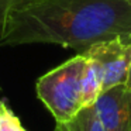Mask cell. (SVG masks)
Masks as SVG:
<instances>
[{"mask_svg": "<svg viewBox=\"0 0 131 131\" xmlns=\"http://www.w3.org/2000/svg\"><path fill=\"white\" fill-rule=\"evenodd\" d=\"M113 38L131 41V0H28L0 28V47L57 44L78 54Z\"/></svg>", "mask_w": 131, "mask_h": 131, "instance_id": "6da1fadb", "label": "cell"}, {"mask_svg": "<svg viewBox=\"0 0 131 131\" xmlns=\"http://www.w3.org/2000/svg\"><path fill=\"white\" fill-rule=\"evenodd\" d=\"M86 57L78 54L44 73L35 85L37 97L57 124H66L82 110V76Z\"/></svg>", "mask_w": 131, "mask_h": 131, "instance_id": "7a4b0ae2", "label": "cell"}, {"mask_svg": "<svg viewBox=\"0 0 131 131\" xmlns=\"http://www.w3.org/2000/svg\"><path fill=\"white\" fill-rule=\"evenodd\" d=\"M99 63L103 75V92L118 85H125L131 68V41L121 38L102 41L83 52Z\"/></svg>", "mask_w": 131, "mask_h": 131, "instance_id": "3957f363", "label": "cell"}, {"mask_svg": "<svg viewBox=\"0 0 131 131\" xmlns=\"http://www.w3.org/2000/svg\"><path fill=\"white\" fill-rule=\"evenodd\" d=\"M93 108L104 131H131V88L127 85L102 92Z\"/></svg>", "mask_w": 131, "mask_h": 131, "instance_id": "277c9868", "label": "cell"}, {"mask_svg": "<svg viewBox=\"0 0 131 131\" xmlns=\"http://www.w3.org/2000/svg\"><path fill=\"white\" fill-rule=\"evenodd\" d=\"M103 92V75L99 63L86 57L82 76V107H92Z\"/></svg>", "mask_w": 131, "mask_h": 131, "instance_id": "5b68a950", "label": "cell"}, {"mask_svg": "<svg viewBox=\"0 0 131 131\" xmlns=\"http://www.w3.org/2000/svg\"><path fill=\"white\" fill-rule=\"evenodd\" d=\"M63 131H104L100 124L97 114L92 107H85L66 124H57Z\"/></svg>", "mask_w": 131, "mask_h": 131, "instance_id": "8992f818", "label": "cell"}, {"mask_svg": "<svg viewBox=\"0 0 131 131\" xmlns=\"http://www.w3.org/2000/svg\"><path fill=\"white\" fill-rule=\"evenodd\" d=\"M0 131H27L18 116L4 100H0Z\"/></svg>", "mask_w": 131, "mask_h": 131, "instance_id": "52a82bcc", "label": "cell"}, {"mask_svg": "<svg viewBox=\"0 0 131 131\" xmlns=\"http://www.w3.org/2000/svg\"><path fill=\"white\" fill-rule=\"evenodd\" d=\"M28 0H0V28L3 27L4 21L7 20L9 14L27 3Z\"/></svg>", "mask_w": 131, "mask_h": 131, "instance_id": "ba28073f", "label": "cell"}, {"mask_svg": "<svg viewBox=\"0 0 131 131\" xmlns=\"http://www.w3.org/2000/svg\"><path fill=\"white\" fill-rule=\"evenodd\" d=\"M125 85L128 86V88H131V68H130V73H128V79H127V83Z\"/></svg>", "mask_w": 131, "mask_h": 131, "instance_id": "9c48e42d", "label": "cell"}, {"mask_svg": "<svg viewBox=\"0 0 131 131\" xmlns=\"http://www.w3.org/2000/svg\"><path fill=\"white\" fill-rule=\"evenodd\" d=\"M54 131H63V130H62V128H61V127H58V125H57V127H55V130H54Z\"/></svg>", "mask_w": 131, "mask_h": 131, "instance_id": "30bf717a", "label": "cell"}, {"mask_svg": "<svg viewBox=\"0 0 131 131\" xmlns=\"http://www.w3.org/2000/svg\"><path fill=\"white\" fill-rule=\"evenodd\" d=\"M0 92H2V86H0Z\"/></svg>", "mask_w": 131, "mask_h": 131, "instance_id": "8fae6325", "label": "cell"}]
</instances>
